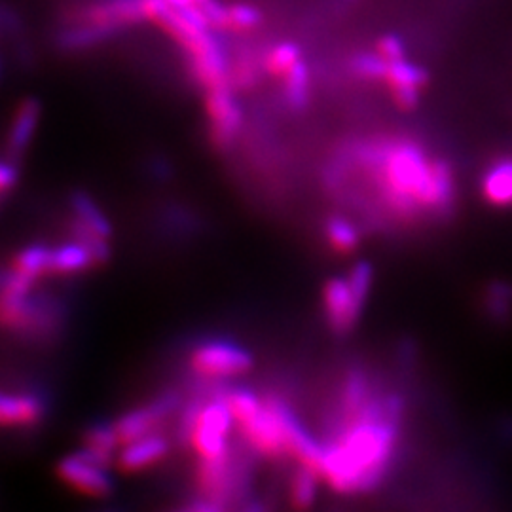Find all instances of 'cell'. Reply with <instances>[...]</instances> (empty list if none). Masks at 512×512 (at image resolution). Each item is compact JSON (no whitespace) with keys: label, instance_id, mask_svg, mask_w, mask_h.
Listing matches in <instances>:
<instances>
[{"label":"cell","instance_id":"18","mask_svg":"<svg viewBox=\"0 0 512 512\" xmlns=\"http://www.w3.org/2000/svg\"><path fill=\"white\" fill-rule=\"evenodd\" d=\"M311 78L308 65L300 59L289 73L283 76V97L293 110H302L310 101Z\"/></svg>","mask_w":512,"mask_h":512},{"label":"cell","instance_id":"1","mask_svg":"<svg viewBox=\"0 0 512 512\" xmlns=\"http://www.w3.org/2000/svg\"><path fill=\"white\" fill-rule=\"evenodd\" d=\"M357 162L370 173L385 211L395 219L444 217L454 207L456 179L450 165L429 158L410 139L365 143L357 148Z\"/></svg>","mask_w":512,"mask_h":512},{"label":"cell","instance_id":"15","mask_svg":"<svg viewBox=\"0 0 512 512\" xmlns=\"http://www.w3.org/2000/svg\"><path fill=\"white\" fill-rule=\"evenodd\" d=\"M122 446L114 423H93L84 433V452L93 459L109 465L116 461V454Z\"/></svg>","mask_w":512,"mask_h":512},{"label":"cell","instance_id":"6","mask_svg":"<svg viewBox=\"0 0 512 512\" xmlns=\"http://www.w3.org/2000/svg\"><path fill=\"white\" fill-rule=\"evenodd\" d=\"M253 355L236 342L228 340H211L203 342L190 355L192 370L213 380L236 378L253 368Z\"/></svg>","mask_w":512,"mask_h":512},{"label":"cell","instance_id":"12","mask_svg":"<svg viewBox=\"0 0 512 512\" xmlns=\"http://www.w3.org/2000/svg\"><path fill=\"white\" fill-rule=\"evenodd\" d=\"M169 454V440L148 433L145 437L124 442L116 454V465L124 473H139L160 463Z\"/></svg>","mask_w":512,"mask_h":512},{"label":"cell","instance_id":"23","mask_svg":"<svg viewBox=\"0 0 512 512\" xmlns=\"http://www.w3.org/2000/svg\"><path fill=\"white\" fill-rule=\"evenodd\" d=\"M387 63L389 61L378 52H374V54L361 52V54L353 55V59H351V73L361 80L380 82V80H384L385 73H387Z\"/></svg>","mask_w":512,"mask_h":512},{"label":"cell","instance_id":"3","mask_svg":"<svg viewBox=\"0 0 512 512\" xmlns=\"http://www.w3.org/2000/svg\"><path fill=\"white\" fill-rule=\"evenodd\" d=\"M236 425L226 395L190 404L181 423L183 439L192 444L200 459H222L230 454V433Z\"/></svg>","mask_w":512,"mask_h":512},{"label":"cell","instance_id":"10","mask_svg":"<svg viewBox=\"0 0 512 512\" xmlns=\"http://www.w3.org/2000/svg\"><path fill=\"white\" fill-rule=\"evenodd\" d=\"M40 120H42V103L37 97L21 99L12 114L8 135H6L8 158L18 162L19 158L29 150L37 135Z\"/></svg>","mask_w":512,"mask_h":512},{"label":"cell","instance_id":"9","mask_svg":"<svg viewBox=\"0 0 512 512\" xmlns=\"http://www.w3.org/2000/svg\"><path fill=\"white\" fill-rule=\"evenodd\" d=\"M179 406V397L175 393H165L156 401L133 408L114 421V427L118 431V437L124 442L145 437L148 433H154V427L160 425L165 418L171 416V412Z\"/></svg>","mask_w":512,"mask_h":512},{"label":"cell","instance_id":"2","mask_svg":"<svg viewBox=\"0 0 512 512\" xmlns=\"http://www.w3.org/2000/svg\"><path fill=\"white\" fill-rule=\"evenodd\" d=\"M401 401L376 399L348 418L323 444L321 478L338 494H361L378 486L397 450Z\"/></svg>","mask_w":512,"mask_h":512},{"label":"cell","instance_id":"21","mask_svg":"<svg viewBox=\"0 0 512 512\" xmlns=\"http://www.w3.org/2000/svg\"><path fill=\"white\" fill-rule=\"evenodd\" d=\"M302 59L300 48L294 42H281L268 50L262 59V69L272 76L283 78Z\"/></svg>","mask_w":512,"mask_h":512},{"label":"cell","instance_id":"4","mask_svg":"<svg viewBox=\"0 0 512 512\" xmlns=\"http://www.w3.org/2000/svg\"><path fill=\"white\" fill-rule=\"evenodd\" d=\"M372 281L374 270L368 262H357L346 277L330 279L323 287V311L330 329L342 334L355 327L365 310Z\"/></svg>","mask_w":512,"mask_h":512},{"label":"cell","instance_id":"16","mask_svg":"<svg viewBox=\"0 0 512 512\" xmlns=\"http://www.w3.org/2000/svg\"><path fill=\"white\" fill-rule=\"evenodd\" d=\"M95 266L90 249L80 241H67L52 247V274L76 275L88 272Z\"/></svg>","mask_w":512,"mask_h":512},{"label":"cell","instance_id":"19","mask_svg":"<svg viewBox=\"0 0 512 512\" xmlns=\"http://www.w3.org/2000/svg\"><path fill=\"white\" fill-rule=\"evenodd\" d=\"M12 270L31 275L35 279L42 275L52 274V247L35 243V245L21 249L12 260Z\"/></svg>","mask_w":512,"mask_h":512},{"label":"cell","instance_id":"20","mask_svg":"<svg viewBox=\"0 0 512 512\" xmlns=\"http://www.w3.org/2000/svg\"><path fill=\"white\" fill-rule=\"evenodd\" d=\"M325 239L332 251L340 255H349L359 245V230L351 220L344 217H330L325 222Z\"/></svg>","mask_w":512,"mask_h":512},{"label":"cell","instance_id":"5","mask_svg":"<svg viewBox=\"0 0 512 512\" xmlns=\"http://www.w3.org/2000/svg\"><path fill=\"white\" fill-rule=\"evenodd\" d=\"M37 279L10 270L0 287V327L12 332H48L54 327V313L33 298Z\"/></svg>","mask_w":512,"mask_h":512},{"label":"cell","instance_id":"11","mask_svg":"<svg viewBox=\"0 0 512 512\" xmlns=\"http://www.w3.org/2000/svg\"><path fill=\"white\" fill-rule=\"evenodd\" d=\"M384 82L393 103L401 110H412L418 105L421 88L427 84V73L406 59H397L387 63Z\"/></svg>","mask_w":512,"mask_h":512},{"label":"cell","instance_id":"8","mask_svg":"<svg viewBox=\"0 0 512 512\" xmlns=\"http://www.w3.org/2000/svg\"><path fill=\"white\" fill-rule=\"evenodd\" d=\"M205 112L209 118V135L213 145L220 150L232 147L243 126V110L234 88L205 92Z\"/></svg>","mask_w":512,"mask_h":512},{"label":"cell","instance_id":"14","mask_svg":"<svg viewBox=\"0 0 512 512\" xmlns=\"http://www.w3.org/2000/svg\"><path fill=\"white\" fill-rule=\"evenodd\" d=\"M482 196L494 207H512V160L505 158L488 167L482 177Z\"/></svg>","mask_w":512,"mask_h":512},{"label":"cell","instance_id":"7","mask_svg":"<svg viewBox=\"0 0 512 512\" xmlns=\"http://www.w3.org/2000/svg\"><path fill=\"white\" fill-rule=\"evenodd\" d=\"M57 476L69 488L88 497H107L114 490V480L109 473V465L88 456L84 450L65 456L57 463Z\"/></svg>","mask_w":512,"mask_h":512},{"label":"cell","instance_id":"17","mask_svg":"<svg viewBox=\"0 0 512 512\" xmlns=\"http://www.w3.org/2000/svg\"><path fill=\"white\" fill-rule=\"evenodd\" d=\"M71 209H73V222L80 228L92 232L99 238H112V226L101 207L95 203L92 196L86 192H74L71 198Z\"/></svg>","mask_w":512,"mask_h":512},{"label":"cell","instance_id":"25","mask_svg":"<svg viewBox=\"0 0 512 512\" xmlns=\"http://www.w3.org/2000/svg\"><path fill=\"white\" fill-rule=\"evenodd\" d=\"M19 173L16 160H0V194L10 192L18 184Z\"/></svg>","mask_w":512,"mask_h":512},{"label":"cell","instance_id":"13","mask_svg":"<svg viewBox=\"0 0 512 512\" xmlns=\"http://www.w3.org/2000/svg\"><path fill=\"white\" fill-rule=\"evenodd\" d=\"M46 404L33 393L0 391V427H27L44 418Z\"/></svg>","mask_w":512,"mask_h":512},{"label":"cell","instance_id":"24","mask_svg":"<svg viewBox=\"0 0 512 512\" xmlns=\"http://www.w3.org/2000/svg\"><path fill=\"white\" fill-rule=\"evenodd\" d=\"M376 52L387 61L404 59L406 48H404L403 38L397 37V35H384L376 44Z\"/></svg>","mask_w":512,"mask_h":512},{"label":"cell","instance_id":"22","mask_svg":"<svg viewBox=\"0 0 512 512\" xmlns=\"http://www.w3.org/2000/svg\"><path fill=\"white\" fill-rule=\"evenodd\" d=\"M321 476L306 467H300L291 480V503L296 509H308L317 497V480Z\"/></svg>","mask_w":512,"mask_h":512}]
</instances>
